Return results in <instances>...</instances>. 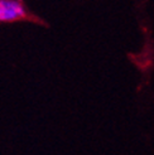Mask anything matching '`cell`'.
<instances>
[{"mask_svg": "<svg viewBox=\"0 0 154 155\" xmlns=\"http://www.w3.org/2000/svg\"><path fill=\"white\" fill-rule=\"evenodd\" d=\"M27 17V10L19 0H2V21H14Z\"/></svg>", "mask_w": 154, "mask_h": 155, "instance_id": "1", "label": "cell"}]
</instances>
